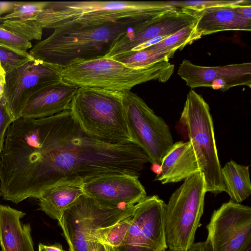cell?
Returning <instances> with one entry per match:
<instances>
[{
    "instance_id": "6da1fadb",
    "label": "cell",
    "mask_w": 251,
    "mask_h": 251,
    "mask_svg": "<svg viewBox=\"0 0 251 251\" xmlns=\"http://www.w3.org/2000/svg\"><path fill=\"white\" fill-rule=\"evenodd\" d=\"M9 158L27 197L37 199L75 179L85 183L110 175L139 176L150 162L135 143L110 144L86 134L69 110L25 123L13 138Z\"/></svg>"
},
{
    "instance_id": "7a4b0ae2",
    "label": "cell",
    "mask_w": 251,
    "mask_h": 251,
    "mask_svg": "<svg viewBox=\"0 0 251 251\" xmlns=\"http://www.w3.org/2000/svg\"><path fill=\"white\" fill-rule=\"evenodd\" d=\"M174 8L167 1H48L35 20L43 28L51 29L71 25L96 27L126 21L140 23Z\"/></svg>"
},
{
    "instance_id": "3957f363",
    "label": "cell",
    "mask_w": 251,
    "mask_h": 251,
    "mask_svg": "<svg viewBox=\"0 0 251 251\" xmlns=\"http://www.w3.org/2000/svg\"><path fill=\"white\" fill-rule=\"evenodd\" d=\"M64 82L79 87L126 91L151 80L167 81L174 72L169 61L132 68L112 58L99 56L76 59L65 65L51 64Z\"/></svg>"
},
{
    "instance_id": "277c9868",
    "label": "cell",
    "mask_w": 251,
    "mask_h": 251,
    "mask_svg": "<svg viewBox=\"0 0 251 251\" xmlns=\"http://www.w3.org/2000/svg\"><path fill=\"white\" fill-rule=\"evenodd\" d=\"M123 96L122 91L79 87L69 110L89 135L110 144L134 143L126 121Z\"/></svg>"
},
{
    "instance_id": "5b68a950",
    "label": "cell",
    "mask_w": 251,
    "mask_h": 251,
    "mask_svg": "<svg viewBox=\"0 0 251 251\" xmlns=\"http://www.w3.org/2000/svg\"><path fill=\"white\" fill-rule=\"evenodd\" d=\"M137 24L126 21L96 27H57L49 37L32 46L28 53L34 59L58 65L76 59L104 56L115 38Z\"/></svg>"
},
{
    "instance_id": "8992f818",
    "label": "cell",
    "mask_w": 251,
    "mask_h": 251,
    "mask_svg": "<svg viewBox=\"0 0 251 251\" xmlns=\"http://www.w3.org/2000/svg\"><path fill=\"white\" fill-rule=\"evenodd\" d=\"M135 206L104 207L85 194L81 195L58 221L69 251H98L112 227L131 216Z\"/></svg>"
},
{
    "instance_id": "52a82bcc",
    "label": "cell",
    "mask_w": 251,
    "mask_h": 251,
    "mask_svg": "<svg viewBox=\"0 0 251 251\" xmlns=\"http://www.w3.org/2000/svg\"><path fill=\"white\" fill-rule=\"evenodd\" d=\"M179 122L204 176L206 192L217 195L225 191L209 106L194 90H190L187 95Z\"/></svg>"
},
{
    "instance_id": "ba28073f",
    "label": "cell",
    "mask_w": 251,
    "mask_h": 251,
    "mask_svg": "<svg viewBox=\"0 0 251 251\" xmlns=\"http://www.w3.org/2000/svg\"><path fill=\"white\" fill-rule=\"evenodd\" d=\"M206 184L199 172L184 180L165 207V236L168 251H188L202 215Z\"/></svg>"
},
{
    "instance_id": "9c48e42d",
    "label": "cell",
    "mask_w": 251,
    "mask_h": 251,
    "mask_svg": "<svg viewBox=\"0 0 251 251\" xmlns=\"http://www.w3.org/2000/svg\"><path fill=\"white\" fill-rule=\"evenodd\" d=\"M123 94L126 121L134 143L152 165L160 164L174 144L170 128L137 94L130 91Z\"/></svg>"
},
{
    "instance_id": "30bf717a",
    "label": "cell",
    "mask_w": 251,
    "mask_h": 251,
    "mask_svg": "<svg viewBox=\"0 0 251 251\" xmlns=\"http://www.w3.org/2000/svg\"><path fill=\"white\" fill-rule=\"evenodd\" d=\"M61 80L51 64L33 58L6 72L3 97L14 121L31 98Z\"/></svg>"
},
{
    "instance_id": "8fae6325",
    "label": "cell",
    "mask_w": 251,
    "mask_h": 251,
    "mask_svg": "<svg viewBox=\"0 0 251 251\" xmlns=\"http://www.w3.org/2000/svg\"><path fill=\"white\" fill-rule=\"evenodd\" d=\"M166 203L157 195L135 204L131 223L122 245L115 251H164Z\"/></svg>"
},
{
    "instance_id": "7c38bea8",
    "label": "cell",
    "mask_w": 251,
    "mask_h": 251,
    "mask_svg": "<svg viewBox=\"0 0 251 251\" xmlns=\"http://www.w3.org/2000/svg\"><path fill=\"white\" fill-rule=\"evenodd\" d=\"M206 227L212 251H243L251 245V207L231 200L223 203Z\"/></svg>"
},
{
    "instance_id": "4fadbf2b",
    "label": "cell",
    "mask_w": 251,
    "mask_h": 251,
    "mask_svg": "<svg viewBox=\"0 0 251 251\" xmlns=\"http://www.w3.org/2000/svg\"><path fill=\"white\" fill-rule=\"evenodd\" d=\"M199 16V10L175 7L151 20L137 24L115 38L104 56L112 58L129 52L157 36H169L196 23Z\"/></svg>"
},
{
    "instance_id": "5bb4252c",
    "label": "cell",
    "mask_w": 251,
    "mask_h": 251,
    "mask_svg": "<svg viewBox=\"0 0 251 251\" xmlns=\"http://www.w3.org/2000/svg\"><path fill=\"white\" fill-rule=\"evenodd\" d=\"M138 177L127 174L103 176L83 183L82 189L84 194L102 206H131L147 197Z\"/></svg>"
},
{
    "instance_id": "9a60e30c",
    "label": "cell",
    "mask_w": 251,
    "mask_h": 251,
    "mask_svg": "<svg viewBox=\"0 0 251 251\" xmlns=\"http://www.w3.org/2000/svg\"><path fill=\"white\" fill-rule=\"evenodd\" d=\"M177 74L192 88L205 87L225 91L235 86H251V62L207 67L184 59L179 65Z\"/></svg>"
},
{
    "instance_id": "2e32d148",
    "label": "cell",
    "mask_w": 251,
    "mask_h": 251,
    "mask_svg": "<svg viewBox=\"0 0 251 251\" xmlns=\"http://www.w3.org/2000/svg\"><path fill=\"white\" fill-rule=\"evenodd\" d=\"M200 11L195 25L196 33L202 36L227 30L251 31V1L237 5L207 7Z\"/></svg>"
},
{
    "instance_id": "e0dca14e",
    "label": "cell",
    "mask_w": 251,
    "mask_h": 251,
    "mask_svg": "<svg viewBox=\"0 0 251 251\" xmlns=\"http://www.w3.org/2000/svg\"><path fill=\"white\" fill-rule=\"evenodd\" d=\"M78 87L62 79L46 87L31 98L25 105L22 117L39 119L70 109Z\"/></svg>"
},
{
    "instance_id": "ac0fdd59",
    "label": "cell",
    "mask_w": 251,
    "mask_h": 251,
    "mask_svg": "<svg viewBox=\"0 0 251 251\" xmlns=\"http://www.w3.org/2000/svg\"><path fill=\"white\" fill-rule=\"evenodd\" d=\"M200 172L195 152L190 141H178L160 163V171L154 180L161 184L176 183Z\"/></svg>"
},
{
    "instance_id": "d6986e66",
    "label": "cell",
    "mask_w": 251,
    "mask_h": 251,
    "mask_svg": "<svg viewBox=\"0 0 251 251\" xmlns=\"http://www.w3.org/2000/svg\"><path fill=\"white\" fill-rule=\"evenodd\" d=\"M25 213L0 204V246L2 251H34L29 224L21 219Z\"/></svg>"
},
{
    "instance_id": "ffe728a7",
    "label": "cell",
    "mask_w": 251,
    "mask_h": 251,
    "mask_svg": "<svg viewBox=\"0 0 251 251\" xmlns=\"http://www.w3.org/2000/svg\"><path fill=\"white\" fill-rule=\"evenodd\" d=\"M83 183L80 179H75L49 188L38 198L40 209L59 221L64 212L84 194Z\"/></svg>"
},
{
    "instance_id": "44dd1931",
    "label": "cell",
    "mask_w": 251,
    "mask_h": 251,
    "mask_svg": "<svg viewBox=\"0 0 251 251\" xmlns=\"http://www.w3.org/2000/svg\"><path fill=\"white\" fill-rule=\"evenodd\" d=\"M221 173L225 192L229 196L231 201L240 203L251 195L249 166L230 160L222 167Z\"/></svg>"
},
{
    "instance_id": "7402d4cb",
    "label": "cell",
    "mask_w": 251,
    "mask_h": 251,
    "mask_svg": "<svg viewBox=\"0 0 251 251\" xmlns=\"http://www.w3.org/2000/svg\"><path fill=\"white\" fill-rule=\"evenodd\" d=\"M176 50H155L144 49L117 55L112 58L132 68H142L163 61H169Z\"/></svg>"
},
{
    "instance_id": "603a6c76",
    "label": "cell",
    "mask_w": 251,
    "mask_h": 251,
    "mask_svg": "<svg viewBox=\"0 0 251 251\" xmlns=\"http://www.w3.org/2000/svg\"><path fill=\"white\" fill-rule=\"evenodd\" d=\"M196 23L179 30L159 43L144 49L155 50H181L186 45L200 39L195 31Z\"/></svg>"
},
{
    "instance_id": "cb8c5ba5",
    "label": "cell",
    "mask_w": 251,
    "mask_h": 251,
    "mask_svg": "<svg viewBox=\"0 0 251 251\" xmlns=\"http://www.w3.org/2000/svg\"><path fill=\"white\" fill-rule=\"evenodd\" d=\"M2 21L0 27L13 32L28 41L40 40L42 38L43 28L35 20L12 19Z\"/></svg>"
},
{
    "instance_id": "d4e9b609",
    "label": "cell",
    "mask_w": 251,
    "mask_h": 251,
    "mask_svg": "<svg viewBox=\"0 0 251 251\" xmlns=\"http://www.w3.org/2000/svg\"><path fill=\"white\" fill-rule=\"evenodd\" d=\"M32 47L31 42L0 27V47L19 55L31 58L27 50Z\"/></svg>"
},
{
    "instance_id": "484cf974",
    "label": "cell",
    "mask_w": 251,
    "mask_h": 251,
    "mask_svg": "<svg viewBox=\"0 0 251 251\" xmlns=\"http://www.w3.org/2000/svg\"><path fill=\"white\" fill-rule=\"evenodd\" d=\"M48 3V1H16L12 11L1 17L0 20L12 19L35 20Z\"/></svg>"
},
{
    "instance_id": "4316f807",
    "label": "cell",
    "mask_w": 251,
    "mask_h": 251,
    "mask_svg": "<svg viewBox=\"0 0 251 251\" xmlns=\"http://www.w3.org/2000/svg\"><path fill=\"white\" fill-rule=\"evenodd\" d=\"M131 216L124 219L113 226L107 233L102 243L114 248L120 247L125 240L131 225Z\"/></svg>"
},
{
    "instance_id": "83f0119b",
    "label": "cell",
    "mask_w": 251,
    "mask_h": 251,
    "mask_svg": "<svg viewBox=\"0 0 251 251\" xmlns=\"http://www.w3.org/2000/svg\"><path fill=\"white\" fill-rule=\"evenodd\" d=\"M245 0H191L171 1L168 3L173 6L179 8H191L197 10L219 6L237 5L243 3Z\"/></svg>"
},
{
    "instance_id": "f1b7e54d",
    "label": "cell",
    "mask_w": 251,
    "mask_h": 251,
    "mask_svg": "<svg viewBox=\"0 0 251 251\" xmlns=\"http://www.w3.org/2000/svg\"><path fill=\"white\" fill-rule=\"evenodd\" d=\"M14 121L7 109L2 95L0 97V153L3 150L7 129Z\"/></svg>"
},
{
    "instance_id": "f546056e",
    "label": "cell",
    "mask_w": 251,
    "mask_h": 251,
    "mask_svg": "<svg viewBox=\"0 0 251 251\" xmlns=\"http://www.w3.org/2000/svg\"><path fill=\"white\" fill-rule=\"evenodd\" d=\"M32 58L19 55L0 47V62L5 72Z\"/></svg>"
},
{
    "instance_id": "4dcf8cb0",
    "label": "cell",
    "mask_w": 251,
    "mask_h": 251,
    "mask_svg": "<svg viewBox=\"0 0 251 251\" xmlns=\"http://www.w3.org/2000/svg\"><path fill=\"white\" fill-rule=\"evenodd\" d=\"M16 1H0V19L1 15L12 11Z\"/></svg>"
},
{
    "instance_id": "1f68e13d",
    "label": "cell",
    "mask_w": 251,
    "mask_h": 251,
    "mask_svg": "<svg viewBox=\"0 0 251 251\" xmlns=\"http://www.w3.org/2000/svg\"><path fill=\"white\" fill-rule=\"evenodd\" d=\"M188 251H212V250L206 241H201L194 243Z\"/></svg>"
},
{
    "instance_id": "d6a6232c",
    "label": "cell",
    "mask_w": 251,
    "mask_h": 251,
    "mask_svg": "<svg viewBox=\"0 0 251 251\" xmlns=\"http://www.w3.org/2000/svg\"><path fill=\"white\" fill-rule=\"evenodd\" d=\"M6 72L0 62V97L3 95Z\"/></svg>"
},
{
    "instance_id": "836d02e7",
    "label": "cell",
    "mask_w": 251,
    "mask_h": 251,
    "mask_svg": "<svg viewBox=\"0 0 251 251\" xmlns=\"http://www.w3.org/2000/svg\"><path fill=\"white\" fill-rule=\"evenodd\" d=\"M43 247L46 251H64L62 245L59 243L49 246L43 245Z\"/></svg>"
},
{
    "instance_id": "e575fe53",
    "label": "cell",
    "mask_w": 251,
    "mask_h": 251,
    "mask_svg": "<svg viewBox=\"0 0 251 251\" xmlns=\"http://www.w3.org/2000/svg\"><path fill=\"white\" fill-rule=\"evenodd\" d=\"M98 251H115L114 248L110 245L103 243H100Z\"/></svg>"
},
{
    "instance_id": "d590c367",
    "label": "cell",
    "mask_w": 251,
    "mask_h": 251,
    "mask_svg": "<svg viewBox=\"0 0 251 251\" xmlns=\"http://www.w3.org/2000/svg\"><path fill=\"white\" fill-rule=\"evenodd\" d=\"M38 251H46L43 247V244H39L38 245Z\"/></svg>"
},
{
    "instance_id": "8d00e7d4",
    "label": "cell",
    "mask_w": 251,
    "mask_h": 251,
    "mask_svg": "<svg viewBox=\"0 0 251 251\" xmlns=\"http://www.w3.org/2000/svg\"><path fill=\"white\" fill-rule=\"evenodd\" d=\"M251 251V245L249 246L244 251Z\"/></svg>"
},
{
    "instance_id": "74e56055",
    "label": "cell",
    "mask_w": 251,
    "mask_h": 251,
    "mask_svg": "<svg viewBox=\"0 0 251 251\" xmlns=\"http://www.w3.org/2000/svg\"><path fill=\"white\" fill-rule=\"evenodd\" d=\"M167 251V250H165V251Z\"/></svg>"
}]
</instances>
